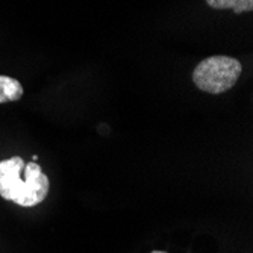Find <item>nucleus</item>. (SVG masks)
<instances>
[{"instance_id":"1","label":"nucleus","mask_w":253,"mask_h":253,"mask_svg":"<svg viewBox=\"0 0 253 253\" xmlns=\"http://www.w3.org/2000/svg\"><path fill=\"white\" fill-rule=\"evenodd\" d=\"M50 180L35 161L21 156L0 161V196L23 208H32L45 200Z\"/></svg>"},{"instance_id":"2","label":"nucleus","mask_w":253,"mask_h":253,"mask_svg":"<svg viewBox=\"0 0 253 253\" xmlns=\"http://www.w3.org/2000/svg\"><path fill=\"white\" fill-rule=\"evenodd\" d=\"M243 73V65L237 58L214 55L200 61L193 70L194 85L208 94H223L231 89Z\"/></svg>"},{"instance_id":"3","label":"nucleus","mask_w":253,"mask_h":253,"mask_svg":"<svg viewBox=\"0 0 253 253\" xmlns=\"http://www.w3.org/2000/svg\"><path fill=\"white\" fill-rule=\"evenodd\" d=\"M23 94H25V89L17 79L0 75V105L17 102L23 97Z\"/></svg>"},{"instance_id":"4","label":"nucleus","mask_w":253,"mask_h":253,"mask_svg":"<svg viewBox=\"0 0 253 253\" xmlns=\"http://www.w3.org/2000/svg\"><path fill=\"white\" fill-rule=\"evenodd\" d=\"M206 5L217 11L231 9L235 14H244L253 11V0H205Z\"/></svg>"},{"instance_id":"5","label":"nucleus","mask_w":253,"mask_h":253,"mask_svg":"<svg viewBox=\"0 0 253 253\" xmlns=\"http://www.w3.org/2000/svg\"><path fill=\"white\" fill-rule=\"evenodd\" d=\"M152 253H167V252H163V250H153Z\"/></svg>"}]
</instances>
